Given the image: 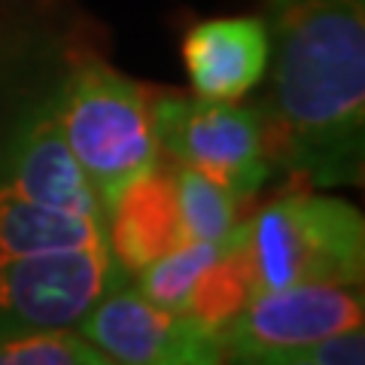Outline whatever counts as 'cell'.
Instances as JSON below:
<instances>
[{"mask_svg":"<svg viewBox=\"0 0 365 365\" xmlns=\"http://www.w3.org/2000/svg\"><path fill=\"white\" fill-rule=\"evenodd\" d=\"M271 158L314 186L359 182L365 158V0H268Z\"/></svg>","mask_w":365,"mask_h":365,"instance_id":"1","label":"cell"},{"mask_svg":"<svg viewBox=\"0 0 365 365\" xmlns=\"http://www.w3.org/2000/svg\"><path fill=\"white\" fill-rule=\"evenodd\" d=\"M67 150L104 213L134 180L158 165L153 91L101 61H83L52 101Z\"/></svg>","mask_w":365,"mask_h":365,"instance_id":"2","label":"cell"},{"mask_svg":"<svg viewBox=\"0 0 365 365\" xmlns=\"http://www.w3.org/2000/svg\"><path fill=\"white\" fill-rule=\"evenodd\" d=\"M241 247L256 292L295 283H362L365 222L347 201L295 192L244 222Z\"/></svg>","mask_w":365,"mask_h":365,"instance_id":"3","label":"cell"},{"mask_svg":"<svg viewBox=\"0 0 365 365\" xmlns=\"http://www.w3.org/2000/svg\"><path fill=\"white\" fill-rule=\"evenodd\" d=\"M158 150L228 189L237 201L256 195L271 174V143L262 110L198 95H153Z\"/></svg>","mask_w":365,"mask_h":365,"instance_id":"4","label":"cell"},{"mask_svg":"<svg viewBox=\"0 0 365 365\" xmlns=\"http://www.w3.org/2000/svg\"><path fill=\"white\" fill-rule=\"evenodd\" d=\"M119 280L122 271L110 250H52L0 259V335L76 326Z\"/></svg>","mask_w":365,"mask_h":365,"instance_id":"5","label":"cell"},{"mask_svg":"<svg viewBox=\"0 0 365 365\" xmlns=\"http://www.w3.org/2000/svg\"><path fill=\"white\" fill-rule=\"evenodd\" d=\"M73 329L116 365H228L220 332L125 287L101 295Z\"/></svg>","mask_w":365,"mask_h":365,"instance_id":"6","label":"cell"},{"mask_svg":"<svg viewBox=\"0 0 365 365\" xmlns=\"http://www.w3.org/2000/svg\"><path fill=\"white\" fill-rule=\"evenodd\" d=\"M362 283H295L256 292L225 329L228 359L259 350H304L314 341L359 326Z\"/></svg>","mask_w":365,"mask_h":365,"instance_id":"7","label":"cell"},{"mask_svg":"<svg viewBox=\"0 0 365 365\" xmlns=\"http://www.w3.org/2000/svg\"><path fill=\"white\" fill-rule=\"evenodd\" d=\"M0 182L37 204L71 210L107 228V213L58 131L52 101L31 113L0 150Z\"/></svg>","mask_w":365,"mask_h":365,"instance_id":"8","label":"cell"},{"mask_svg":"<svg viewBox=\"0 0 365 365\" xmlns=\"http://www.w3.org/2000/svg\"><path fill=\"white\" fill-rule=\"evenodd\" d=\"M182 61L192 91L207 101H235L253 88L268 67L265 19H207L186 34Z\"/></svg>","mask_w":365,"mask_h":365,"instance_id":"9","label":"cell"},{"mask_svg":"<svg viewBox=\"0 0 365 365\" xmlns=\"http://www.w3.org/2000/svg\"><path fill=\"white\" fill-rule=\"evenodd\" d=\"M182 244L170 170L153 168L134 180L107 210V247L122 274H137Z\"/></svg>","mask_w":365,"mask_h":365,"instance_id":"10","label":"cell"},{"mask_svg":"<svg viewBox=\"0 0 365 365\" xmlns=\"http://www.w3.org/2000/svg\"><path fill=\"white\" fill-rule=\"evenodd\" d=\"M52 250H110L104 222L46 207L0 182V259Z\"/></svg>","mask_w":365,"mask_h":365,"instance_id":"11","label":"cell"},{"mask_svg":"<svg viewBox=\"0 0 365 365\" xmlns=\"http://www.w3.org/2000/svg\"><path fill=\"white\" fill-rule=\"evenodd\" d=\"M174 180L177 216L182 241H210V244H237L244 225L237 222V198L220 182L198 174L192 168H170Z\"/></svg>","mask_w":365,"mask_h":365,"instance_id":"12","label":"cell"},{"mask_svg":"<svg viewBox=\"0 0 365 365\" xmlns=\"http://www.w3.org/2000/svg\"><path fill=\"white\" fill-rule=\"evenodd\" d=\"M253 295H256L253 271H250L247 253L241 241H237L198 277L195 289L189 295L186 314H192L198 323L225 338V329L235 323V317L244 311Z\"/></svg>","mask_w":365,"mask_h":365,"instance_id":"13","label":"cell"},{"mask_svg":"<svg viewBox=\"0 0 365 365\" xmlns=\"http://www.w3.org/2000/svg\"><path fill=\"white\" fill-rule=\"evenodd\" d=\"M235 244H210V241H182L165 256L153 259L146 268L137 271V292L158 307L186 314L189 295L204 271H207L225 250Z\"/></svg>","mask_w":365,"mask_h":365,"instance_id":"14","label":"cell"},{"mask_svg":"<svg viewBox=\"0 0 365 365\" xmlns=\"http://www.w3.org/2000/svg\"><path fill=\"white\" fill-rule=\"evenodd\" d=\"M0 365H116L73 326L0 335Z\"/></svg>","mask_w":365,"mask_h":365,"instance_id":"15","label":"cell"},{"mask_svg":"<svg viewBox=\"0 0 365 365\" xmlns=\"http://www.w3.org/2000/svg\"><path fill=\"white\" fill-rule=\"evenodd\" d=\"M304 353L317 365H365V332L359 326H347L335 335H326L314 341Z\"/></svg>","mask_w":365,"mask_h":365,"instance_id":"16","label":"cell"},{"mask_svg":"<svg viewBox=\"0 0 365 365\" xmlns=\"http://www.w3.org/2000/svg\"><path fill=\"white\" fill-rule=\"evenodd\" d=\"M235 365H317L304 350H259L232 356Z\"/></svg>","mask_w":365,"mask_h":365,"instance_id":"17","label":"cell"}]
</instances>
